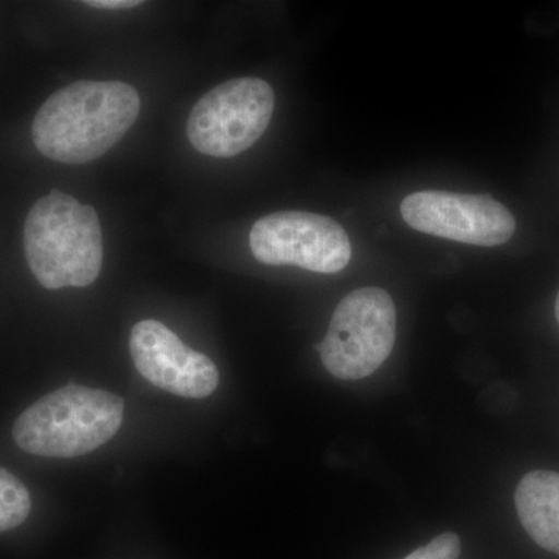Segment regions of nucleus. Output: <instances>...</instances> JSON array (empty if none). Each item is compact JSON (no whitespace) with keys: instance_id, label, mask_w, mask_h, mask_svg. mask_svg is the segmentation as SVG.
Here are the masks:
<instances>
[{"instance_id":"1","label":"nucleus","mask_w":559,"mask_h":559,"mask_svg":"<svg viewBox=\"0 0 559 559\" xmlns=\"http://www.w3.org/2000/svg\"><path fill=\"white\" fill-rule=\"evenodd\" d=\"M140 112L138 91L123 81H76L40 106L33 143L60 164L98 159L124 138Z\"/></svg>"},{"instance_id":"2","label":"nucleus","mask_w":559,"mask_h":559,"mask_svg":"<svg viewBox=\"0 0 559 559\" xmlns=\"http://www.w3.org/2000/svg\"><path fill=\"white\" fill-rule=\"evenodd\" d=\"M24 250L44 288H86L98 278L103 264L97 212L69 194L51 191L28 212Z\"/></svg>"},{"instance_id":"3","label":"nucleus","mask_w":559,"mask_h":559,"mask_svg":"<svg viewBox=\"0 0 559 559\" xmlns=\"http://www.w3.org/2000/svg\"><path fill=\"white\" fill-rule=\"evenodd\" d=\"M124 403L106 390L69 384L43 396L13 426L28 454L72 459L108 443L123 425Z\"/></svg>"},{"instance_id":"4","label":"nucleus","mask_w":559,"mask_h":559,"mask_svg":"<svg viewBox=\"0 0 559 559\" xmlns=\"http://www.w3.org/2000/svg\"><path fill=\"white\" fill-rule=\"evenodd\" d=\"M396 340V310L388 290L347 294L331 318L325 340L316 345L323 366L340 380H364L389 359Z\"/></svg>"},{"instance_id":"5","label":"nucleus","mask_w":559,"mask_h":559,"mask_svg":"<svg viewBox=\"0 0 559 559\" xmlns=\"http://www.w3.org/2000/svg\"><path fill=\"white\" fill-rule=\"evenodd\" d=\"M274 105V91L266 81H226L193 106L187 121V138L205 156H238L267 130Z\"/></svg>"},{"instance_id":"6","label":"nucleus","mask_w":559,"mask_h":559,"mask_svg":"<svg viewBox=\"0 0 559 559\" xmlns=\"http://www.w3.org/2000/svg\"><path fill=\"white\" fill-rule=\"evenodd\" d=\"M249 242L253 257L271 266L336 274L352 259L347 231L336 221L318 213H272L253 224Z\"/></svg>"},{"instance_id":"7","label":"nucleus","mask_w":559,"mask_h":559,"mask_svg":"<svg viewBox=\"0 0 559 559\" xmlns=\"http://www.w3.org/2000/svg\"><path fill=\"white\" fill-rule=\"evenodd\" d=\"M401 215L423 234L485 248L503 245L516 230L510 210L488 194L417 191L401 202Z\"/></svg>"},{"instance_id":"8","label":"nucleus","mask_w":559,"mask_h":559,"mask_svg":"<svg viewBox=\"0 0 559 559\" xmlns=\"http://www.w3.org/2000/svg\"><path fill=\"white\" fill-rule=\"evenodd\" d=\"M132 362L151 384L182 399H207L219 384L215 362L183 344L159 320L134 325L130 337Z\"/></svg>"},{"instance_id":"9","label":"nucleus","mask_w":559,"mask_h":559,"mask_svg":"<svg viewBox=\"0 0 559 559\" xmlns=\"http://www.w3.org/2000/svg\"><path fill=\"white\" fill-rule=\"evenodd\" d=\"M522 527L543 549L559 555V473L525 474L514 492Z\"/></svg>"},{"instance_id":"10","label":"nucleus","mask_w":559,"mask_h":559,"mask_svg":"<svg viewBox=\"0 0 559 559\" xmlns=\"http://www.w3.org/2000/svg\"><path fill=\"white\" fill-rule=\"evenodd\" d=\"M31 511L28 489L10 471L0 468V532L20 527Z\"/></svg>"},{"instance_id":"11","label":"nucleus","mask_w":559,"mask_h":559,"mask_svg":"<svg viewBox=\"0 0 559 559\" xmlns=\"http://www.w3.org/2000/svg\"><path fill=\"white\" fill-rule=\"evenodd\" d=\"M462 554V543L455 533H441L426 546L412 551L404 559H459Z\"/></svg>"},{"instance_id":"12","label":"nucleus","mask_w":559,"mask_h":559,"mask_svg":"<svg viewBox=\"0 0 559 559\" xmlns=\"http://www.w3.org/2000/svg\"><path fill=\"white\" fill-rule=\"evenodd\" d=\"M87 7H94V9H105V10H123V9H134V7H139V0H87Z\"/></svg>"},{"instance_id":"13","label":"nucleus","mask_w":559,"mask_h":559,"mask_svg":"<svg viewBox=\"0 0 559 559\" xmlns=\"http://www.w3.org/2000/svg\"><path fill=\"white\" fill-rule=\"evenodd\" d=\"M555 314H557V320H558V323H559V293H558V296H557V304H555Z\"/></svg>"}]
</instances>
